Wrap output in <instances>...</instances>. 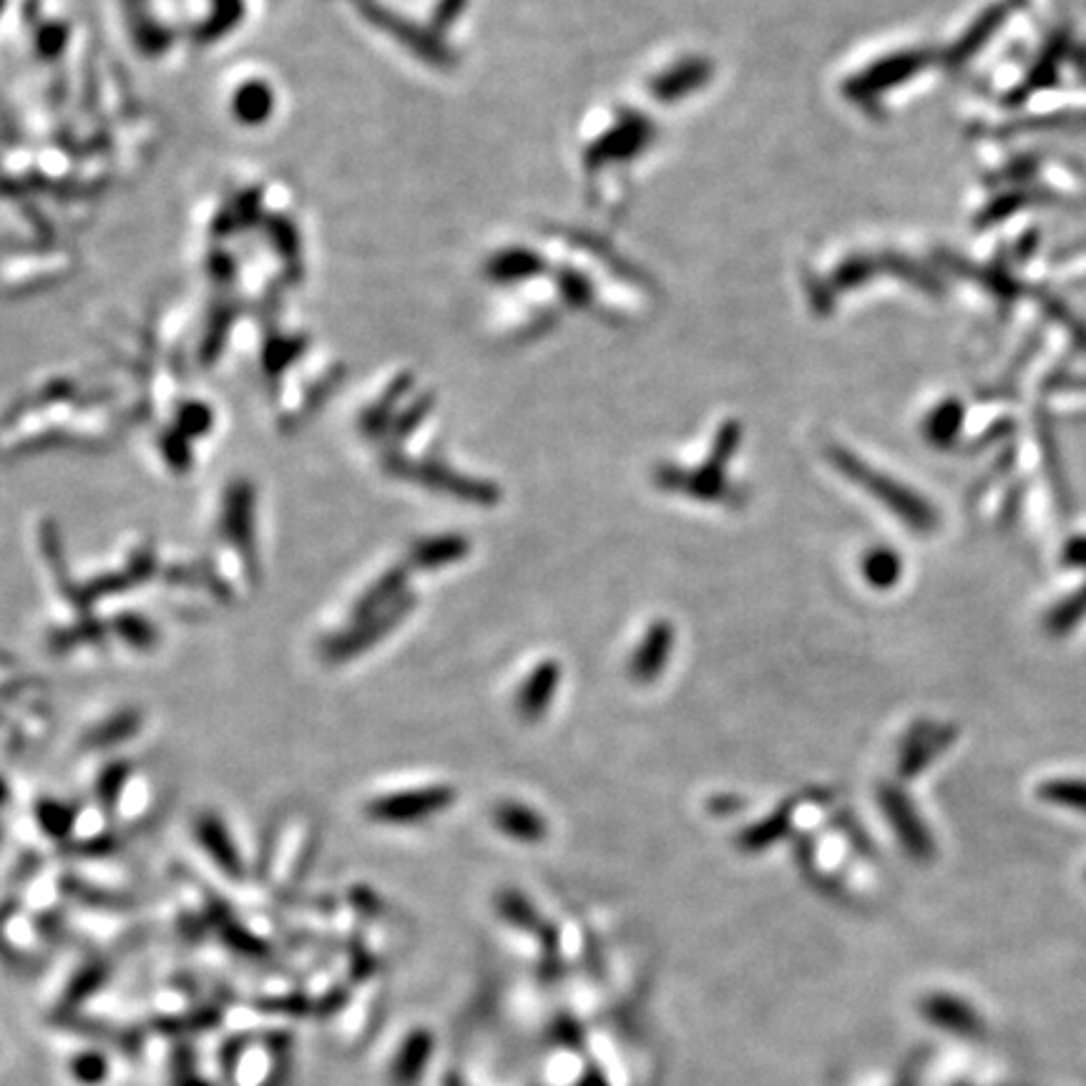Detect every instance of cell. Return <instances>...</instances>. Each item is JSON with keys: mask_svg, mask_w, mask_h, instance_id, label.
<instances>
[{"mask_svg": "<svg viewBox=\"0 0 1086 1086\" xmlns=\"http://www.w3.org/2000/svg\"><path fill=\"white\" fill-rule=\"evenodd\" d=\"M830 458H832V463H836L838 470H843L848 478H853V481L861 483L865 491H871L875 499L883 501V506H888L890 511L896 513V516L908 521V526L915 528V532L925 534V532H933V528H936V524H938L936 511H933L925 501L918 499L913 491L898 486L896 481H890V478H886V476L875 474V470L865 466L863 460L850 456L848 451L832 448Z\"/></svg>", "mask_w": 1086, "mask_h": 1086, "instance_id": "cell-1", "label": "cell"}, {"mask_svg": "<svg viewBox=\"0 0 1086 1086\" xmlns=\"http://www.w3.org/2000/svg\"><path fill=\"white\" fill-rule=\"evenodd\" d=\"M453 799H456V793L451 787L410 790V793H395L375 799L370 813L387 822H412L445 810V807L453 805Z\"/></svg>", "mask_w": 1086, "mask_h": 1086, "instance_id": "cell-2", "label": "cell"}, {"mask_svg": "<svg viewBox=\"0 0 1086 1086\" xmlns=\"http://www.w3.org/2000/svg\"><path fill=\"white\" fill-rule=\"evenodd\" d=\"M672 650H675V627L667 619H656L639 642L637 652L631 654V679L639 681V685H650L667 669Z\"/></svg>", "mask_w": 1086, "mask_h": 1086, "instance_id": "cell-3", "label": "cell"}, {"mask_svg": "<svg viewBox=\"0 0 1086 1086\" xmlns=\"http://www.w3.org/2000/svg\"><path fill=\"white\" fill-rule=\"evenodd\" d=\"M656 483L667 491L687 493L697 501H724L729 495V486L724 481V470L707 463L700 470H681L675 466L656 468Z\"/></svg>", "mask_w": 1086, "mask_h": 1086, "instance_id": "cell-4", "label": "cell"}, {"mask_svg": "<svg viewBox=\"0 0 1086 1086\" xmlns=\"http://www.w3.org/2000/svg\"><path fill=\"white\" fill-rule=\"evenodd\" d=\"M561 681V667L553 659H546L526 677L516 694V712L521 720L538 722L549 712Z\"/></svg>", "mask_w": 1086, "mask_h": 1086, "instance_id": "cell-5", "label": "cell"}, {"mask_svg": "<svg viewBox=\"0 0 1086 1086\" xmlns=\"http://www.w3.org/2000/svg\"><path fill=\"white\" fill-rule=\"evenodd\" d=\"M880 807L883 813L888 815V820L894 822V828L898 832V838L903 840L913 855H929L931 853V838L929 830H923L921 820L915 818V813L911 810V803L898 793L894 787L880 790Z\"/></svg>", "mask_w": 1086, "mask_h": 1086, "instance_id": "cell-6", "label": "cell"}, {"mask_svg": "<svg viewBox=\"0 0 1086 1086\" xmlns=\"http://www.w3.org/2000/svg\"><path fill=\"white\" fill-rule=\"evenodd\" d=\"M493 822L501 832H506V836L513 840H521V843H538V840H544L546 832H549L546 820L534 810V807L513 803V799L495 805Z\"/></svg>", "mask_w": 1086, "mask_h": 1086, "instance_id": "cell-7", "label": "cell"}, {"mask_svg": "<svg viewBox=\"0 0 1086 1086\" xmlns=\"http://www.w3.org/2000/svg\"><path fill=\"white\" fill-rule=\"evenodd\" d=\"M470 544L468 538L463 536H437L431 541L418 544L412 549V561L423 569H441L448 567L453 561H460L463 556H468Z\"/></svg>", "mask_w": 1086, "mask_h": 1086, "instance_id": "cell-8", "label": "cell"}, {"mask_svg": "<svg viewBox=\"0 0 1086 1086\" xmlns=\"http://www.w3.org/2000/svg\"><path fill=\"white\" fill-rule=\"evenodd\" d=\"M790 815H793V805H785L780 807L772 818L752 825V828L745 830L743 836L737 838L739 850H745V853H760V850L778 843V840L790 830Z\"/></svg>", "mask_w": 1086, "mask_h": 1086, "instance_id": "cell-9", "label": "cell"}, {"mask_svg": "<svg viewBox=\"0 0 1086 1086\" xmlns=\"http://www.w3.org/2000/svg\"><path fill=\"white\" fill-rule=\"evenodd\" d=\"M861 571L873 588H890L898 581L900 559L890 549H873L863 556Z\"/></svg>", "mask_w": 1086, "mask_h": 1086, "instance_id": "cell-10", "label": "cell"}, {"mask_svg": "<svg viewBox=\"0 0 1086 1086\" xmlns=\"http://www.w3.org/2000/svg\"><path fill=\"white\" fill-rule=\"evenodd\" d=\"M1043 795L1054 803H1066L1069 807H1079L1086 810V785L1084 782H1059V785H1051L1043 790Z\"/></svg>", "mask_w": 1086, "mask_h": 1086, "instance_id": "cell-11", "label": "cell"}]
</instances>
